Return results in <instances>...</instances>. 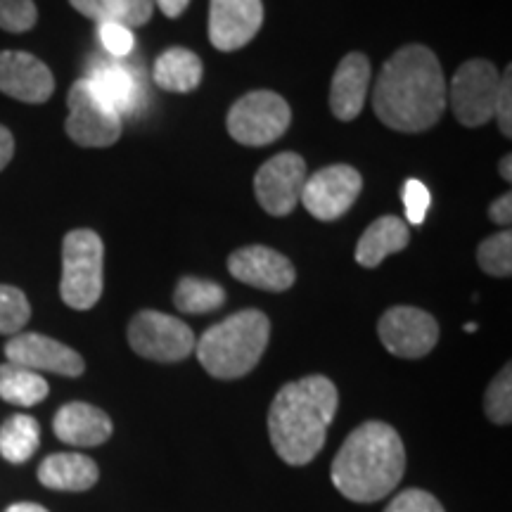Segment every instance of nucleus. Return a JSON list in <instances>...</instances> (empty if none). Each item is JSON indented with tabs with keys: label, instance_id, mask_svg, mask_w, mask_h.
Segmentation results:
<instances>
[{
	"label": "nucleus",
	"instance_id": "22",
	"mask_svg": "<svg viewBox=\"0 0 512 512\" xmlns=\"http://www.w3.org/2000/svg\"><path fill=\"white\" fill-rule=\"evenodd\" d=\"M202 74V60L188 48H169L155 62V83L171 93L195 91Z\"/></svg>",
	"mask_w": 512,
	"mask_h": 512
},
{
	"label": "nucleus",
	"instance_id": "19",
	"mask_svg": "<svg viewBox=\"0 0 512 512\" xmlns=\"http://www.w3.org/2000/svg\"><path fill=\"white\" fill-rule=\"evenodd\" d=\"M98 479V465L83 453H53L38 467V482L53 491H88Z\"/></svg>",
	"mask_w": 512,
	"mask_h": 512
},
{
	"label": "nucleus",
	"instance_id": "20",
	"mask_svg": "<svg viewBox=\"0 0 512 512\" xmlns=\"http://www.w3.org/2000/svg\"><path fill=\"white\" fill-rule=\"evenodd\" d=\"M411 242L408 223L399 216H382L370 223L356 245V261L363 268L380 266L389 254L401 252Z\"/></svg>",
	"mask_w": 512,
	"mask_h": 512
},
{
	"label": "nucleus",
	"instance_id": "28",
	"mask_svg": "<svg viewBox=\"0 0 512 512\" xmlns=\"http://www.w3.org/2000/svg\"><path fill=\"white\" fill-rule=\"evenodd\" d=\"M31 318L27 294L12 285H0V335H19Z\"/></svg>",
	"mask_w": 512,
	"mask_h": 512
},
{
	"label": "nucleus",
	"instance_id": "41",
	"mask_svg": "<svg viewBox=\"0 0 512 512\" xmlns=\"http://www.w3.org/2000/svg\"><path fill=\"white\" fill-rule=\"evenodd\" d=\"M465 330H467V332H475V330H477V325H475V323H467V325H465Z\"/></svg>",
	"mask_w": 512,
	"mask_h": 512
},
{
	"label": "nucleus",
	"instance_id": "14",
	"mask_svg": "<svg viewBox=\"0 0 512 512\" xmlns=\"http://www.w3.org/2000/svg\"><path fill=\"white\" fill-rule=\"evenodd\" d=\"M264 24L261 0H211L209 41L211 46L233 53L245 48Z\"/></svg>",
	"mask_w": 512,
	"mask_h": 512
},
{
	"label": "nucleus",
	"instance_id": "12",
	"mask_svg": "<svg viewBox=\"0 0 512 512\" xmlns=\"http://www.w3.org/2000/svg\"><path fill=\"white\" fill-rule=\"evenodd\" d=\"M377 335L389 354L399 358H422L437 347L439 323L415 306H394L384 311Z\"/></svg>",
	"mask_w": 512,
	"mask_h": 512
},
{
	"label": "nucleus",
	"instance_id": "18",
	"mask_svg": "<svg viewBox=\"0 0 512 512\" xmlns=\"http://www.w3.org/2000/svg\"><path fill=\"white\" fill-rule=\"evenodd\" d=\"M53 432L64 444L91 448L105 444L112 437V420L91 403L74 401L55 413Z\"/></svg>",
	"mask_w": 512,
	"mask_h": 512
},
{
	"label": "nucleus",
	"instance_id": "2",
	"mask_svg": "<svg viewBox=\"0 0 512 512\" xmlns=\"http://www.w3.org/2000/svg\"><path fill=\"white\" fill-rule=\"evenodd\" d=\"M337 387L325 375L285 384L268 411L271 444L287 465H306L323 451L337 413Z\"/></svg>",
	"mask_w": 512,
	"mask_h": 512
},
{
	"label": "nucleus",
	"instance_id": "25",
	"mask_svg": "<svg viewBox=\"0 0 512 512\" xmlns=\"http://www.w3.org/2000/svg\"><path fill=\"white\" fill-rule=\"evenodd\" d=\"M226 292L219 283L202 278H181L174 292V304L181 313H211L221 309Z\"/></svg>",
	"mask_w": 512,
	"mask_h": 512
},
{
	"label": "nucleus",
	"instance_id": "24",
	"mask_svg": "<svg viewBox=\"0 0 512 512\" xmlns=\"http://www.w3.org/2000/svg\"><path fill=\"white\" fill-rule=\"evenodd\" d=\"M50 392L46 377L27 370L15 363H3L0 366V399L12 403V406H36L46 399Z\"/></svg>",
	"mask_w": 512,
	"mask_h": 512
},
{
	"label": "nucleus",
	"instance_id": "9",
	"mask_svg": "<svg viewBox=\"0 0 512 512\" xmlns=\"http://www.w3.org/2000/svg\"><path fill=\"white\" fill-rule=\"evenodd\" d=\"M67 136L81 147H110L121 136V117L100 100L91 81L79 79L67 98Z\"/></svg>",
	"mask_w": 512,
	"mask_h": 512
},
{
	"label": "nucleus",
	"instance_id": "5",
	"mask_svg": "<svg viewBox=\"0 0 512 512\" xmlns=\"http://www.w3.org/2000/svg\"><path fill=\"white\" fill-rule=\"evenodd\" d=\"M102 261H105V247L98 233L88 228L67 233L62 242L60 294L69 309L88 311L100 302Z\"/></svg>",
	"mask_w": 512,
	"mask_h": 512
},
{
	"label": "nucleus",
	"instance_id": "34",
	"mask_svg": "<svg viewBox=\"0 0 512 512\" xmlns=\"http://www.w3.org/2000/svg\"><path fill=\"white\" fill-rule=\"evenodd\" d=\"M510 67L505 69L501 76V86H498L496 105H494V117L498 119V128L505 138L512 136V83H510Z\"/></svg>",
	"mask_w": 512,
	"mask_h": 512
},
{
	"label": "nucleus",
	"instance_id": "35",
	"mask_svg": "<svg viewBox=\"0 0 512 512\" xmlns=\"http://www.w3.org/2000/svg\"><path fill=\"white\" fill-rule=\"evenodd\" d=\"M69 3H72V8L76 12H81L83 17L93 19V22H98V24L110 22V17H107L105 0H69Z\"/></svg>",
	"mask_w": 512,
	"mask_h": 512
},
{
	"label": "nucleus",
	"instance_id": "21",
	"mask_svg": "<svg viewBox=\"0 0 512 512\" xmlns=\"http://www.w3.org/2000/svg\"><path fill=\"white\" fill-rule=\"evenodd\" d=\"M93 91L100 95V100L105 105H110L119 117H126L136 110L138 105V83L136 76H133L124 64L110 62V60H100L93 64L91 76Z\"/></svg>",
	"mask_w": 512,
	"mask_h": 512
},
{
	"label": "nucleus",
	"instance_id": "8",
	"mask_svg": "<svg viewBox=\"0 0 512 512\" xmlns=\"http://www.w3.org/2000/svg\"><path fill=\"white\" fill-rule=\"evenodd\" d=\"M501 74L489 60H470L460 64L451 79V107L463 126L477 128L494 119V105Z\"/></svg>",
	"mask_w": 512,
	"mask_h": 512
},
{
	"label": "nucleus",
	"instance_id": "1",
	"mask_svg": "<svg viewBox=\"0 0 512 512\" xmlns=\"http://www.w3.org/2000/svg\"><path fill=\"white\" fill-rule=\"evenodd\" d=\"M373 107L384 126L401 133L432 128L446 110V79L437 55L425 46H403L377 76Z\"/></svg>",
	"mask_w": 512,
	"mask_h": 512
},
{
	"label": "nucleus",
	"instance_id": "3",
	"mask_svg": "<svg viewBox=\"0 0 512 512\" xmlns=\"http://www.w3.org/2000/svg\"><path fill=\"white\" fill-rule=\"evenodd\" d=\"M406 472V448L387 422H363L344 439L330 467V479L344 498L375 503L394 491Z\"/></svg>",
	"mask_w": 512,
	"mask_h": 512
},
{
	"label": "nucleus",
	"instance_id": "4",
	"mask_svg": "<svg viewBox=\"0 0 512 512\" xmlns=\"http://www.w3.org/2000/svg\"><path fill=\"white\" fill-rule=\"evenodd\" d=\"M271 320L266 313L247 309L233 313L209 328L195 344L197 358L211 377L238 380L256 368L268 347Z\"/></svg>",
	"mask_w": 512,
	"mask_h": 512
},
{
	"label": "nucleus",
	"instance_id": "16",
	"mask_svg": "<svg viewBox=\"0 0 512 512\" xmlns=\"http://www.w3.org/2000/svg\"><path fill=\"white\" fill-rule=\"evenodd\" d=\"M55 91V79L50 69L38 57L22 50L0 53V93L19 102L41 105Z\"/></svg>",
	"mask_w": 512,
	"mask_h": 512
},
{
	"label": "nucleus",
	"instance_id": "39",
	"mask_svg": "<svg viewBox=\"0 0 512 512\" xmlns=\"http://www.w3.org/2000/svg\"><path fill=\"white\" fill-rule=\"evenodd\" d=\"M5 512H48V510L38 503H15V505H10Z\"/></svg>",
	"mask_w": 512,
	"mask_h": 512
},
{
	"label": "nucleus",
	"instance_id": "11",
	"mask_svg": "<svg viewBox=\"0 0 512 512\" xmlns=\"http://www.w3.org/2000/svg\"><path fill=\"white\" fill-rule=\"evenodd\" d=\"M306 162L297 152H280L261 166L254 176V192L271 216L292 214L306 183Z\"/></svg>",
	"mask_w": 512,
	"mask_h": 512
},
{
	"label": "nucleus",
	"instance_id": "29",
	"mask_svg": "<svg viewBox=\"0 0 512 512\" xmlns=\"http://www.w3.org/2000/svg\"><path fill=\"white\" fill-rule=\"evenodd\" d=\"M105 8L110 22H119L133 31L150 22L155 0H105Z\"/></svg>",
	"mask_w": 512,
	"mask_h": 512
},
{
	"label": "nucleus",
	"instance_id": "13",
	"mask_svg": "<svg viewBox=\"0 0 512 512\" xmlns=\"http://www.w3.org/2000/svg\"><path fill=\"white\" fill-rule=\"evenodd\" d=\"M5 356H8V363L34 370L38 375L55 373L79 377L86 370L81 354L53 337L41 335V332H19L5 344Z\"/></svg>",
	"mask_w": 512,
	"mask_h": 512
},
{
	"label": "nucleus",
	"instance_id": "33",
	"mask_svg": "<svg viewBox=\"0 0 512 512\" xmlns=\"http://www.w3.org/2000/svg\"><path fill=\"white\" fill-rule=\"evenodd\" d=\"M403 209H406V219L413 226H420L427 209H430V190L425 188V183L415 181V178L406 181L403 185Z\"/></svg>",
	"mask_w": 512,
	"mask_h": 512
},
{
	"label": "nucleus",
	"instance_id": "37",
	"mask_svg": "<svg viewBox=\"0 0 512 512\" xmlns=\"http://www.w3.org/2000/svg\"><path fill=\"white\" fill-rule=\"evenodd\" d=\"M12 155H15V138L5 126H0V171L10 164Z\"/></svg>",
	"mask_w": 512,
	"mask_h": 512
},
{
	"label": "nucleus",
	"instance_id": "27",
	"mask_svg": "<svg viewBox=\"0 0 512 512\" xmlns=\"http://www.w3.org/2000/svg\"><path fill=\"white\" fill-rule=\"evenodd\" d=\"M484 413L494 425L512 422V368L510 363L491 380L484 394Z\"/></svg>",
	"mask_w": 512,
	"mask_h": 512
},
{
	"label": "nucleus",
	"instance_id": "38",
	"mask_svg": "<svg viewBox=\"0 0 512 512\" xmlns=\"http://www.w3.org/2000/svg\"><path fill=\"white\" fill-rule=\"evenodd\" d=\"M155 5L164 12L166 17L176 19V17H181L185 10H188L190 0H155Z\"/></svg>",
	"mask_w": 512,
	"mask_h": 512
},
{
	"label": "nucleus",
	"instance_id": "30",
	"mask_svg": "<svg viewBox=\"0 0 512 512\" xmlns=\"http://www.w3.org/2000/svg\"><path fill=\"white\" fill-rule=\"evenodd\" d=\"M38 10L34 0H0V29L10 34H24L34 29Z\"/></svg>",
	"mask_w": 512,
	"mask_h": 512
},
{
	"label": "nucleus",
	"instance_id": "31",
	"mask_svg": "<svg viewBox=\"0 0 512 512\" xmlns=\"http://www.w3.org/2000/svg\"><path fill=\"white\" fill-rule=\"evenodd\" d=\"M384 512H446L437 498L430 491L406 489L399 496L392 498L389 508Z\"/></svg>",
	"mask_w": 512,
	"mask_h": 512
},
{
	"label": "nucleus",
	"instance_id": "10",
	"mask_svg": "<svg viewBox=\"0 0 512 512\" xmlns=\"http://www.w3.org/2000/svg\"><path fill=\"white\" fill-rule=\"evenodd\" d=\"M363 188V178L347 164L325 166L306 178L302 202L306 211L318 221H337L354 207Z\"/></svg>",
	"mask_w": 512,
	"mask_h": 512
},
{
	"label": "nucleus",
	"instance_id": "26",
	"mask_svg": "<svg viewBox=\"0 0 512 512\" xmlns=\"http://www.w3.org/2000/svg\"><path fill=\"white\" fill-rule=\"evenodd\" d=\"M477 264L494 278H508L512 273V233L508 228L486 238L477 247Z\"/></svg>",
	"mask_w": 512,
	"mask_h": 512
},
{
	"label": "nucleus",
	"instance_id": "15",
	"mask_svg": "<svg viewBox=\"0 0 512 512\" xmlns=\"http://www.w3.org/2000/svg\"><path fill=\"white\" fill-rule=\"evenodd\" d=\"M228 271L240 283L266 292H285L297 280L292 261L264 245H249L230 254Z\"/></svg>",
	"mask_w": 512,
	"mask_h": 512
},
{
	"label": "nucleus",
	"instance_id": "32",
	"mask_svg": "<svg viewBox=\"0 0 512 512\" xmlns=\"http://www.w3.org/2000/svg\"><path fill=\"white\" fill-rule=\"evenodd\" d=\"M100 31V43L107 53L114 57H126L131 55L133 46H136V38H133V31L124 27L119 22H105L98 24Z\"/></svg>",
	"mask_w": 512,
	"mask_h": 512
},
{
	"label": "nucleus",
	"instance_id": "40",
	"mask_svg": "<svg viewBox=\"0 0 512 512\" xmlns=\"http://www.w3.org/2000/svg\"><path fill=\"white\" fill-rule=\"evenodd\" d=\"M512 157L510 155H505L503 159H501V164H498V171H501V176L505 178V181H512Z\"/></svg>",
	"mask_w": 512,
	"mask_h": 512
},
{
	"label": "nucleus",
	"instance_id": "23",
	"mask_svg": "<svg viewBox=\"0 0 512 512\" xmlns=\"http://www.w3.org/2000/svg\"><path fill=\"white\" fill-rule=\"evenodd\" d=\"M41 446V427L31 415H12L0 427V456L12 465H22Z\"/></svg>",
	"mask_w": 512,
	"mask_h": 512
},
{
	"label": "nucleus",
	"instance_id": "6",
	"mask_svg": "<svg viewBox=\"0 0 512 512\" xmlns=\"http://www.w3.org/2000/svg\"><path fill=\"white\" fill-rule=\"evenodd\" d=\"M290 121L292 112L283 95L273 91H254L242 95L230 107L228 133L240 145L264 147L283 136Z\"/></svg>",
	"mask_w": 512,
	"mask_h": 512
},
{
	"label": "nucleus",
	"instance_id": "17",
	"mask_svg": "<svg viewBox=\"0 0 512 512\" xmlns=\"http://www.w3.org/2000/svg\"><path fill=\"white\" fill-rule=\"evenodd\" d=\"M370 62L363 53H349L339 62L330 83V110L337 119L351 121L366 107Z\"/></svg>",
	"mask_w": 512,
	"mask_h": 512
},
{
	"label": "nucleus",
	"instance_id": "7",
	"mask_svg": "<svg viewBox=\"0 0 512 512\" xmlns=\"http://www.w3.org/2000/svg\"><path fill=\"white\" fill-rule=\"evenodd\" d=\"M128 344L150 361L178 363L195 351L197 339L183 320L159 311H140L128 323Z\"/></svg>",
	"mask_w": 512,
	"mask_h": 512
},
{
	"label": "nucleus",
	"instance_id": "36",
	"mask_svg": "<svg viewBox=\"0 0 512 512\" xmlns=\"http://www.w3.org/2000/svg\"><path fill=\"white\" fill-rule=\"evenodd\" d=\"M489 216H491V221L498 223V226H503V228L510 226V221H512V195L510 192H505V195H501L494 204H491Z\"/></svg>",
	"mask_w": 512,
	"mask_h": 512
}]
</instances>
